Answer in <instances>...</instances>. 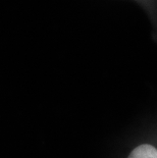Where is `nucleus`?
<instances>
[{"label":"nucleus","mask_w":157,"mask_h":158,"mask_svg":"<svg viewBox=\"0 0 157 158\" xmlns=\"http://www.w3.org/2000/svg\"><path fill=\"white\" fill-rule=\"evenodd\" d=\"M128 158H157V149L150 144H142L136 147Z\"/></svg>","instance_id":"nucleus-1"}]
</instances>
